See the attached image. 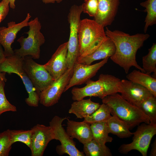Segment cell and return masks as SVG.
Instances as JSON below:
<instances>
[{
	"label": "cell",
	"mask_w": 156,
	"mask_h": 156,
	"mask_svg": "<svg viewBox=\"0 0 156 156\" xmlns=\"http://www.w3.org/2000/svg\"><path fill=\"white\" fill-rule=\"evenodd\" d=\"M105 32L106 36L112 40L115 47V52L110 57L111 60L123 68L126 74L132 66L145 73L136 61V54L150 35L138 33L130 35L118 30L111 31L107 27Z\"/></svg>",
	"instance_id": "obj_1"
},
{
	"label": "cell",
	"mask_w": 156,
	"mask_h": 156,
	"mask_svg": "<svg viewBox=\"0 0 156 156\" xmlns=\"http://www.w3.org/2000/svg\"><path fill=\"white\" fill-rule=\"evenodd\" d=\"M102 100L103 103L110 108L111 114L125 122L130 129L142 123H150L149 117L141 110L128 102L118 93L107 96Z\"/></svg>",
	"instance_id": "obj_2"
},
{
	"label": "cell",
	"mask_w": 156,
	"mask_h": 156,
	"mask_svg": "<svg viewBox=\"0 0 156 156\" xmlns=\"http://www.w3.org/2000/svg\"><path fill=\"white\" fill-rule=\"evenodd\" d=\"M121 80L111 75L102 74L98 79H90L86 82L85 86L72 88L71 92L74 101L83 99L87 96L98 97L101 99L111 94L120 92Z\"/></svg>",
	"instance_id": "obj_3"
},
{
	"label": "cell",
	"mask_w": 156,
	"mask_h": 156,
	"mask_svg": "<svg viewBox=\"0 0 156 156\" xmlns=\"http://www.w3.org/2000/svg\"><path fill=\"white\" fill-rule=\"evenodd\" d=\"M104 27L94 20H81L78 29V57L88 55L95 50L105 40Z\"/></svg>",
	"instance_id": "obj_4"
},
{
	"label": "cell",
	"mask_w": 156,
	"mask_h": 156,
	"mask_svg": "<svg viewBox=\"0 0 156 156\" xmlns=\"http://www.w3.org/2000/svg\"><path fill=\"white\" fill-rule=\"evenodd\" d=\"M29 31L25 33L27 37L22 36L17 40L21 48L14 50V54L23 58L29 56L34 59H38L40 57V47L44 43L45 40L41 32L42 26L38 17L28 22Z\"/></svg>",
	"instance_id": "obj_5"
},
{
	"label": "cell",
	"mask_w": 156,
	"mask_h": 156,
	"mask_svg": "<svg viewBox=\"0 0 156 156\" xmlns=\"http://www.w3.org/2000/svg\"><path fill=\"white\" fill-rule=\"evenodd\" d=\"M23 58L17 55L6 57L5 61L0 65V72L10 74H16L21 79L28 94L25 99L27 104L31 107H37L40 101V94L33 86L24 69Z\"/></svg>",
	"instance_id": "obj_6"
},
{
	"label": "cell",
	"mask_w": 156,
	"mask_h": 156,
	"mask_svg": "<svg viewBox=\"0 0 156 156\" xmlns=\"http://www.w3.org/2000/svg\"><path fill=\"white\" fill-rule=\"evenodd\" d=\"M82 12L81 5H74L71 6L68 14L70 27L67 57L68 69L73 67L79 56L78 29Z\"/></svg>",
	"instance_id": "obj_7"
},
{
	"label": "cell",
	"mask_w": 156,
	"mask_h": 156,
	"mask_svg": "<svg viewBox=\"0 0 156 156\" xmlns=\"http://www.w3.org/2000/svg\"><path fill=\"white\" fill-rule=\"evenodd\" d=\"M156 134V124L143 123L138 125L136 131L133 133L132 142L122 144L118 151L120 153L127 154L131 150H136L143 156H146L151 140Z\"/></svg>",
	"instance_id": "obj_8"
},
{
	"label": "cell",
	"mask_w": 156,
	"mask_h": 156,
	"mask_svg": "<svg viewBox=\"0 0 156 156\" xmlns=\"http://www.w3.org/2000/svg\"><path fill=\"white\" fill-rule=\"evenodd\" d=\"M66 118L55 116L49 122V126L53 132L54 139L59 140L61 144L56 147L57 152L59 154H66L70 156H84V153L77 148L73 138L62 126L63 122Z\"/></svg>",
	"instance_id": "obj_9"
},
{
	"label": "cell",
	"mask_w": 156,
	"mask_h": 156,
	"mask_svg": "<svg viewBox=\"0 0 156 156\" xmlns=\"http://www.w3.org/2000/svg\"><path fill=\"white\" fill-rule=\"evenodd\" d=\"M24 69L38 92L40 93L55 80L43 65L38 64L30 56L23 58Z\"/></svg>",
	"instance_id": "obj_10"
},
{
	"label": "cell",
	"mask_w": 156,
	"mask_h": 156,
	"mask_svg": "<svg viewBox=\"0 0 156 156\" xmlns=\"http://www.w3.org/2000/svg\"><path fill=\"white\" fill-rule=\"evenodd\" d=\"M73 70V67L68 69L40 93V103L45 107H49L58 103L72 77Z\"/></svg>",
	"instance_id": "obj_11"
},
{
	"label": "cell",
	"mask_w": 156,
	"mask_h": 156,
	"mask_svg": "<svg viewBox=\"0 0 156 156\" xmlns=\"http://www.w3.org/2000/svg\"><path fill=\"white\" fill-rule=\"evenodd\" d=\"M31 139L30 148L31 156H42L48 143L54 139L53 130L49 126L37 124L31 129Z\"/></svg>",
	"instance_id": "obj_12"
},
{
	"label": "cell",
	"mask_w": 156,
	"mask_h": 156,
	"mask_svg": "<svg viewBox=\"0 0 156 156\" xmlns=\"http://www.w3.org/2000/svg\"><path fill=\"white\" fill-rule=\"evenodd\" d=\"M109 58L92 65L75 63L73 66V75L64 92L71 87L86 83L94 76L98 71L107 62Z\"/></svg>",
	"instance_id": "obj_13"
},
{
	"label": "cell",
	"mask_w": 156,
	"mask_h": 156,
	"mask_svg": "<svg viewBox=\"0 0 156 156\" xmlns=\"http://www.w3.org/2000/svg\"><path fill=\"white\" fill-rule=\"evenodd\" d=\"M31 17L29 13L23 21L18 23L12 21L8 23V27H0V44L4 49L6 57L12 56L14 54L11 47L12 44L16 39L18 32L23 28L28 26V22Z\"/></svg>",
	"instance_id": "obj_14"
},
{
	"label": "cell",
	"mask_w": 156,
	"mask_h": 156,
	"mask_svg": "<svg viewBox=\"0 0 156 156\" xmlns=\"http://www.w3.org/2000/svg\"><path fill=\"white\" fill-rule=\"evenodd\" d=\"M68 44L67 41L60 45L50 60L43 65L55 80L68 69L67 62Z\"/></svg>",
	"instance_id": "obj_15"
},
{
	"label": "cell",
	"mask_w": 156,
	"mask_h": 156,
	"mask_svg": "<svg viewBox=\"0 0 156 156\" xmlns=\"http://www.w3.org/2000/svg\"><path fill=\"white\" fill-rule=\"evenodd\" d=\"M120 93L125 99L137 107L144 100L153 96L144 86L125 79L121 80Z\"/></svg>",
	"instance_id": "obj_16"
},
{
	"label": "cell",
	"mask_w": 156,
	"mask_h": 156,
	"mask_svg": "<svg viewBox=\"0 0 156 156\" xmlns=\"http://www.w3.org/2000/svg\"><path fill=\"white\" fill-rule=\"evenodd\" d=\"M98 0V11L94 20L104 27L110 25L116 14L119 0Z\"/></svg>",
	"instance_id": "obj_17"
},
{
	"label": "cell",
	"mask_w": 156,
	"mask_h": 156,
	"mask_svg": "<svg viewBox=\"0 0 156 156\" xmlns=\"http://www.w3.org/2000/svg\"><path fill=\"white\" fill-rule=\"evenodd\" d=\"M115 50L114 43L107 36L105 40L93 52L86 56L78 57L76 62L90 65L96 60L111 57L114 54Z\"/></svg>",
	"instance_id": "obj_18"
},
{
	"label": "cell",
	"mask_w": 156,
	"mask_h": 156,
	"mask_svg": "<svg viewBox=\"0 0 156 156\" xmlns=\"http://www.w3.org/2000/svg\"><path fill=\"white\" fill-rule=\"evenodd\" d=\"M67 119L66 131L73 139L83 144L93 139L90 124L83 121L79 122Z\"/></svg>",
	"instance_id": "obj_19"
},
{
	"label": "cell",
	"mask_w": 156,
	"mask_h": 156,
	"mask_svg": "<svg viewBox=\"0 0 156 156\" xmlns=\"http://www.w3.org/2000/svg\"><path fill=\"white\" fill-rule=\"evenodd\" d=\"M100 105L99 103L92 101L90 98L76 101L71 104L68 113L74 114L78 118L82 119L92 114Z\"/></svg>",
	"instance_id": "obj_20"
},
{
	"label": "cell",
	"mask_w": 156,
	"mask_h": 156,
	"mask_svg": "<svg viewBox=\"0 0 156 156\" xmlns=\"http://www.w3.org/2000/svg\"><path fill=\"white\" fill-rule=\"evenodd\" d=\"M128 80L144 86L156 97V79L140 70H134L126 76Z\"/></svg>",
	"instance_id": "obj_21"
},
{
	"label": "cell",
	"mask_w": 156,
	"mask_h": 156,
	"mask_svg": "<svg viewBox=\"0 0 156 156\" xmlns=\"http://www.w3.org/2000/svg\"><path fill=\"white\" fill-rule=\"evenodd\" d=\"M106 121L109 133L117 135L120 138H129L133 135L129 131L128 125L114 114L112 115Z\"/></svg>",
	"instance_id": "obj_22"
},
{
	"label": "cell",
	"mask_w": 156,
	"mask_h": 156,
	"mask_svg": "<svg viewBox=\"0 0 156 156\" xmlns=\"http://www.w3.org/2000/svg\"><path fill=\"white\" fill-rule=\"evenodd\" d=\"M93 139L100 144L105 145L107 142H111L113 138L108 135L106 121H102L90 124Z\"/></svg>",
	"instance_id": "obj_23"
},
{
	"label": "cell",
	"mask_w": 156,
	"mask_h": 156,
	"mask_svg": "<svg viewBox=\"0 0 156 156\" xmlns=\"http://www.w3.org/2000/svg\"><path fill=\"white\" fill-rule=\"evenodd\" d=\"M83 151L86 156H112L110 149L105 145H102L92 140L83 144Z\"/></svg>",
	"instance_id": "obj_24"
},
{
	"label": "cell",
	"mask_w": 156,
	"mask_h": 156,
	"mask_svg": "<svg viewBox=\"0 0 156 156\" xmlns=\"http://www.w3.org/2000/svg\"><path fill=\"white\" fill-rule=\"evenodd\" d=\"M111 109L106 104L103 103L91 115L84 118L83 121L91 124L102 121H106L111 116Z\"/></svg>",
	"instance_id": "obj_25"
},
{
	"label": "cell",
	"mask_w": 156,
	"mask_h": 156,
	"mask_svg": "<svg viewBox=\"0 0 156 156\" xmlns=\"http://www.w3.org/2000/svg\"><path fill=\"white\" fill-rule=\"evenodd\" d=\"M142 68L149 75L153 73L156 75V43H153L149 49L148 53L142 59Z\"/></svg>",
	"instance_id": "obj_26"
},
{
	"label": "cell",
	"mask_w": 156,
	"mask_h": 156,
	"mask_svg": "<svg viewBox=\"0 0 156 156\" xmlns=\"http://www.w3.org/2000/svg\"><path fill=\"white\" fill-rule=\"evenodd\" d=\"M145 8L144 10L147 13L144 22V31L146 33L149 26L156 23V0H147L140 3Z\"/></svg>",
	"instance_id": "obj_27"
},
{
	"label": "cell",
	"mask_w": 156,
	"mask_h": 156,
	"mask_svg": "<svg viewBox=\"0 0 156 156\" xmlns=\"http://www.w3.org/2000/svg\"><path fill=\"white\" fill-rule=\"evenodd\" d=\"M151 96L140 103L137 107L149 118L150 123L156 124V98Z\"/></svg>",
	"instance_id": "obj_28"
},
{
	"label": "cell",
	"mask_w": 156,
	"mask_h": 156,
	"mask_svg": "<svg viewBox=\"0 0 156 156\" xmlns=\"http://www.w3.org/2000/svg\"><path fill=\"white\" fill-rule=\"evenodd\" d=\"M11 143L12 144L17 142H22L30 148L31 139V130H10Z\"/></svg>",
	"instance_id": "obj_29"
},
{
	"label": "cell",
	"mask_w": 156,
	"mask_h": 156,
	"mask_svg": "<svg viewBox=\"0 0 156 156\" xmlns=\"http://www.w3.org/2000/svg\"><path fill=\"white\" fill-rule=\"evenodd\" d=\"M10 130L0 133V156H8L12 148Z\"/></svg>",
	"instance_id": "obj_30"
},
{
	"label": "cell",
	"mask_w": 156,
	"mask_h": 156,
	"mask_svg": "<svg viewBox=\"0 0 156 156\" xmlns=\"http://www.w3.org/2000/svg\"><path fill=\"white\" fill-rule=\"evenodd\" d=\"M5 82L3 80L0 81V116L5 112L17 111L16 107L10 103L6 97L4 90Z\"/></svg>",
	"instance_id": "obj_31"
},
{
	"label": "cell",
	"mask_w": 156,
	"mask_h": 156,
	"mask_svg": "<svg viewBox=\"0 0 156 156\" xmlns=\"http://www.w3.org/2000/svg\"><path fill=\"white\" fill-rule=\"evenodd\" d=\"M82 12L90 16L94 17L98 9V0H85L81 5Z\"/></svg>",
	"instance_id": "obj_32"
},
{
	"label": "cell",
	"mask_w": 156,
	"mask_h": 156,
	"mask_svg": "<svg viewBox=\"0 0 156 156\" xmlns=\"http://www.w3.org/2000/svg\"><path fill=\"white\" fill-rule=\"evenodd\" d=\"M9 3L8 0H2L0 2V23L6 18L9 10Z\"/></svg>",
	"instance_id": "obj_33"
},
{
	"label": "cell",
	"mask_w": 156,
	"mask_h": 156,
	"mask_svg": "<svg viewBox=\"0 0 156 156\" xmlns=\"http://www.w3.org/2000/svg\"><path fill=\"white\" fill-rule=\"evenodd\" d=\"M6 57L4 51H3L0 44V65L5 61Z\"/></svg>",
	"instance_id": "obj_34"
},
{
	"label": "cell",
	"mask_w": 156,
	"mask_h": 156,
	"mask_svg": "<svg viewBox=\"0 0 156 156\" xmlns=\"http://www.w3.org/2000/svg\"><path fill=\"white\" fill-rule=\"evenodd\" d=\"M151 149L150 152V156H156V139L154 140L151 145Z\"/></svg>",
	"instance_id": "obj_35"
},
{
	"label": "cell",
	"mask_w": 156,
	"mask_h": 156,
	"mask_svg": "<svg viewBox=\"0 0 156 156\" xmlns=\"http://www.w3.org/2000/svg\"><path fill=\"white\" fill-rule=\"evenodd\" d=\"M42 1L46 4L54 3H59L62 2L63 0H41Z\"/></svg>",
	"instance_id": "obj_36"
},
{
	"label": "cell",
	"mask_w": 156,
	"mask_h": 156,
	"mask_svg": "<svg viewBox=\"0 0 156 156\" xmlns=\"http://www.w3.org/2000/svg\"><path fill=\"white\" fill-rule=\"evenodd\" d=\"M9 3L10 7L12 9H14L15 8V2L16 0H8Z\"/></svg>",
	"instance_id": "obj_37"
},
{
	"label": "cell",
	"mask_w": 156,
	"mask_h": 156,
	"mask_svg": "<svg viewBox=\"0 0 156 156\" xmlns=\"http://www.w3.org/2000/svg\"><path fill=\"white\" fill-rule=\"evenodd\" d=\"M5 73L4 72H0V81L3 80L5 82L6 81L7 79L5 77Z\"/></svg>",
	"instance_id": "obj_38"
}]
</instances>
